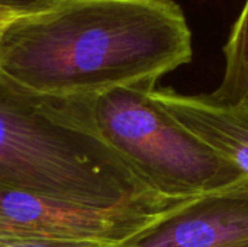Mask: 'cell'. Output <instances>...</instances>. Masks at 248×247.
Returning <instances> with one entry per match:
<instances>
[{
  "instance_id": "cell-4",
  "label": "cell",
  "mask_w": 248,
  "mask_h": 247,
  "mask_svg": "<svg viewBox=\"0 0 248 247\" xmlns=\"http://www.w3.org/2000/svg\"><path fill=\"white\" fill-rule=\"evenodd\" d=\"M190 199L90 207L0 189V240H89L116 246Z\"/></svg>"
},
{
  "instance_id": "cell-8",
  "label": "cell",
  "mask_w": 248,
  "mask_h": 247,
  "mask_svg": "<svg viewBox=\"0 0 248 247\" xmlns=\"http://www.w3.org/2000/svg\"><path fill=\"white\" fill-rule=\"evenodd\" d=\"M60 0H0V10L16 17L31 16L52 9Z\"/></svg>"
},
{
  "instance_id": "cell-1",
  "label": "cell",
  "mask_w": 248,
  "mask_h": 247,
  "mask_svg": "<svg viewBox=\"0 0 248 247\" xmlns=\"http://www.w3.org/2000/svg\"><path fill=\"white\" fill-rule=\"evenodd\" d=\"M192 57V31L174 0H60L15 17L0 36V74L61 99L157 86Z\"/></svg>"
},
{
  "instance_id": "cell-2",
  "label": "cell",
  "mask_w": 248,
  "mask_h": 247,
  "mask_svg": "<svg viewBox=\"0 0 248 247\" xmlns=\"http://www.w3.org/2000/svg\"><path fill=\"white\" fill-rule=\"evenodd\" d=\"M89 99L36 95L0 74V189L102 208L173 199L100 140Z\"/></svg>"
},
{
  "instance_id": "cell-10",
  "label": "cell",
  "mask_w": 248,
  "mask_h": 247,
  "mask_svg": "<svg viewBox=\"0 0 248 247\" xmlns=\"http://www.w3.org/2000/svg\"><path fill=\"white\" fill-rule=\"evenodd\" d=\"M16 16H13V15H10V13H7V12H3V10H0V36H1V33H3V31H4V28L15 19Z\"/></svg>"
},
{
  "instance_id": "cell-3",
  "label": "cell",
  "mask_w": 248,
  "mask_h": 247,
  "mask_svg": "<svg viewBox=\"0 0 248 247\" xmlns=\"http://www.w3.org/2000/svg\"><path fill=\"white\" fill-rule=\"evenodd\" d=\"M157 86L116 87L89 99L94 131L141 179L173 199L227 191L246 178L154 98Z\"/></svg>"
},
{
  "instance_id": "cell-9",
  "label": "cell",
  "mask_w": 248,
  "mask_h": 247,
  "mask_svg": "<svg viewBox=\"0 0 248 247\" xmlns=\"http://www.w3.org/2000/svg\"><path fill=\"white\" fill-rule=\"evenodd\" d=\"M7 245L9 247H113L100 242L89 240H20L7 242Z\"/></svg>"
},
{
  "instance_id": "cell-7",
  "label": "cell",
  "mask_w": 248,
  "mask_h": 247,
  "mask_svg": "<svg viewBox=\"0 0 248 247\" xmlns=\"http://www.w3.org/2000/svg\"><path fill=\"white\" fill-rule=\"evenodd\" d=\"M225 70L218 89L209 93L224 103L248 102V0L224 45Z\"/></svg>"
},
{
  "instance_id": "cell-11",
  "label": "cell",
  "mask_w": 248,
  "mask_h": 247,
  "mask_svg": "<svg viewBox=\"0 0 248 247\" xmlns=\"http://www.w3.org/2000/svg\"><path fill=\"white\" fill-rule=\"evenodd\" d=\"M0 247H9V245H7V242H3V240H0Z\"/></svg>"
},
{
  "instance_id": "cell-6",
  "label": "cell",
  "mask_w": 248,
  "mask_h": 247,
  "mask_svg": "<svg viewBox=\"0 0 248 247\" xmlns=\"http://www.w3.org/2000/svg\"><path fill=\"white\" fill-rule=\"evenodd\" d=\"M154 98L186 130L248 178V102L224 103L211 95H183L170 87Z\"/></svg>"
},
{
  "instance_id": "cell-5",
  "label": "cell",
  "mask_w": 248,
  "mask_h": 247,
  "mask_svg": "<svg viewBox=\"0 0 248 247\" xmlns=\"http://www.w3.org/2000/svg\"><path fill=\"white\" fill-rule=\"evenodd\" d=\"M113 247H248V179L176 207Z\"/></svg>"
}]
</instances>
